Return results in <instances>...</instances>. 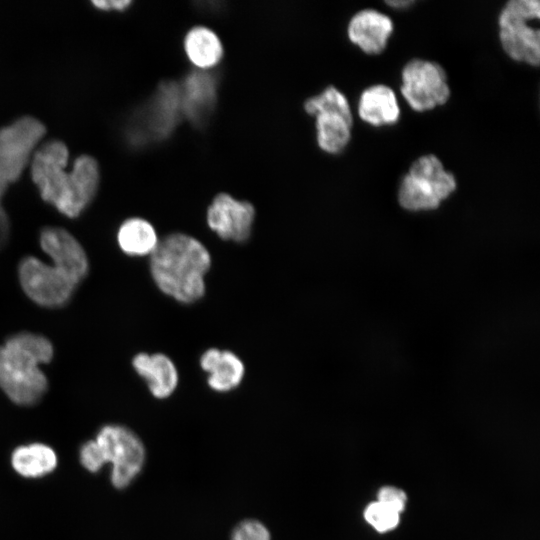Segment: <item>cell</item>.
I'll use <instances>...</instances> for the list:
<instances>
[{"mask_svg": "<svg viewBox=\"0 0 540 540\" xmlns=\"http://www.w3.org/2000/svg\"><path fill=\"white\" fill-rule=\"evenodd\" d=\"M68 149L59 140L40 146L32 156L31 176L42 199L69 218L78 217L91 203L99 186L97 161L78 157L70 172L65 171Z\"/></svg>", "mask_w": 540, "mask_h": 540, "instance_id": "6da1fadb", "label": "cell"}, {"mask_svg": "<svg viewBox=\"0 0 540 540\" xmlns=\"http://www.w3.org/2000/svg\"><path fill=\"white\" fill-rule=\"evenodd\" d=\"M211 264V254L200 240L174 232L160 239L150 256L149 268L162 293L179 303L191 304L205 295V277Z\"/></svg>", "mask_w": 540, "mask_h": 540, "instance_id": "7a4b0ae2", "label": "cell"}, {"mask_svg": "<svg viewBox=\"0 0 540 540\" xmlns=\"http://www.w3.org/2000/svg\"><path fill=\"white\" fill-rule=\"evenodd\" d=\"M52 343L45 336L19 332L0 345V388L15 404H36L45 394L48 380L41 365L53 358Z\"/></svg>", "mask_w": 540, "mask_h": 540, "instance_id": "3957f363", "label": "cell"}, {"mask_svg": "<svg viewBox=\"0 0 540 540\" xmlns=\"http://www.w3.org/2000/svg\"><path fill=\"white\" fill-rule=\"evenodd\" d=\"M45 131V126L31 116L21 117L0 129V248L10 233L8 215L2 205L4 194L22 174Z\"/></svg>", "mask_w": 540, "mask_h": 540, "instance_id": "277c9868", "label": "cell"}, {"mask_svg": "<svg viewBox=\"0 0 540 540\" xmlns=\"http://www.w3.org/2000/svg\"><path fill=\"white\" fill-rule=\"evenodd\" d=\"M454 175L433 154L419 157L409 168L398 189L399 204L409 211L436 209L456 189Z\"/></svg>", "mask_w": 540, "mask_h": 540, "instance_id": "5b68a950", "label": "cell"}, {"mask_svg": "<svg viewBox=\"0 0 540 540\" xmlns=\"http://www.w3.org/2000/svg\"><path fill=\"white\" fill-rule=\"evenodd\" d=\"M307 114L315 118L316 141L329 154H338L351 138L353 117L346 96L334 86L307 98L303 104Z\"/></svg>", "mask_w": 540, "mask_h": 540, "instance_id": "8992f818", "label": "cell"}, {"mask_svg": "<svg viewBox=\"0 0 540 540\" xmlns=\"http://www.w3.org/2000/svg\"><path fill=\"white\" fill-rule=\"evenodd\" d=\"M537 0H511L502 8L499 18V38L505 53L513 60L538 66L540 62V32L528 25L539 19Z\"/></svg>", "mask_w": 540, "mask_h": 540, "instance_id": "52a82bcc", "label": "cell"}, {"mask_svg": "<svg viewBox=\"0 0 540 540\" xmlns=\"http://www.w3.org/2000/svg\"><path fill=\"white\" fill-rule=\"evenodd\" d=\"M18 277L27 297L46 308L66 305L79 285L58 266L31 255L21 259Z\"/></svg>", "mask_w": 540, "mask_h": 540, "instance_id": "ba28073f", "label": "cell"}, {"mask_svg": "<svg viewBox=\"0 0 540 540\" xmlns=\"http://www.w3.org/2000/svg\"><path fill=\"white\" fill-rule=\"evenodd\" d=\"M105 463L112 464L111 482L115 488H126L141 472L146 458L141 439L129 428L109 424L96 438Z\"/></svg>", "mask_w": 540, "mask_h": 540, "instance_id": "9c48e42d", "label": "cell"}, {"mask_svg": "<svg viewBox=\"0 0 540 540\" xmlns=\"http://www.w3.org/2000/svg\"><path fill=\"white\" fill-rule=\"evenodd\" d=\"M401 78V93L415 111L432 110L444 105L450 97L446 73L435 62L412 59L405 64Z\"/></svg>", "mask_w": 540, "mask_h": 540, "instance_id": "30bf717a", "label": "cell"}, {"mask_svg": "<svg viewBox=\"0 0 540 540\" xmlns=\"http://www.w3.org/2000/svg\"><path fill=\"white\" fill-rule=\"evenodd\" d=\"M182 114L180 87L173 81L159 85L149 103L139 112L128 128V138L134 143L167 136Z\"/></svg>", "mask_w": 540, "mask_h": 540, "instance_id": "8fae6325", "label": "cell"}, {"mask_svg": "<svg viewBox=\"0 0 540 540\" xmlns=\"http://www.w3.org/2000/svg\"><path fill=\"white\" fill-rule=\"evenodd\" d=\"M256 217L253 204L240 200L229 193H218L206 211V222L219 238L236 243L246 242Z\"/></svg>", "mask_w": 540, "mask_h": 540, "instance_id": "7c38bea8", "label": "cell"}, {"mask_svg": "<svg viewBox=\"0 0 540 540\" xmlns=\"http://www.w3.org/2000/svg\"><path fill=\"white\" fill-rule=\"evenodd\" d=\"M40 247L58 266L77 283H81L89 271L86 252L79 241L60 227H45L39 237Z\"/></svg>", "mask_w": 540, "mask_h": 540, "instance_id": "4fadbf2b", "label": "cell"}, {"mask_svg": "<svg viewBox=\"0 0 540 540\" xmlns=\"http://www.w3.org/2000/svg\"><path fill=\"white\" fill-rule=\"evenodd\" d=\"M393 32V22L385 14L374 9H363L349 21L348 37L364 53L380 54L387 46Z\"/></svg>", "mask_w": 540, "mask_h": 540, "instance_id": "5bb4252c", "label": "cell"}, {"mask_svg": "<svg viewBox=\"0 0 540 540\" xmlns=\"http://www.w3.org/2000/svg\"><path fill=\"white\" fill-rule=\"evenodd\" d=\"M132 366L145 380L155 398H168L178 386V369L173 360L164 353L140 352L133 357Z\"/></svg>", "mask_w": 540, "mask_h": 540, "instance_id": "9a60e30c", "label": "cell"}, {"mask_svg": "<svg viewBox=\"0 0 540 540\" xmlns=\"http://www.w3.org/2000/svg\"><path fill=\"white\" fill-rule=\"evenodd\" d=\"M199 363L201 369L208 374V386L216 392L236 389L245 376L242 359L230 350L209 348L202 353Z\"/></svg>", "mask_w": 540, "mask_h": 540, "instance_id": "2e32d148", "label": "cell"}, {"mask_svg": "<svg viewBox=\"0 0 540 540\" xmlns=\"http://www.w3.org/2000/svg\"><path fill=\"white\" fill-rule=\"evenodd\" d=\"M179 87L182 114L195 123L204 120L216 100L215 78L210 71L189 73Z\"/></svg>", "mask_w": 540, "mask_h": 540, "instance_id": "e0dca14e", "label": "cell"}, {"mask_svg": "<svg viewBox=\"0 0 540 540\" xmlns=\"http://www.w3.org/2000/svg\"><path fill=\"white\" fill-rule=\"evenodd\" d=\"M183 50L188 61L199 71H210L223 59L224 46L210 27L195 25L183 38Z\"/></svg>", "mask_w": 540, "mask_h": 540, "instance_id": "ac0fdd59", "label": "cell"}, {"mask_svg": "<svg viewBox=\"0 0 540 540\" xmlns=\"http://www.w3.org/2000/svg\"><path fill=\"white\" fill-rule=\"evenodd\" d=\"M359 117L376 127L395 124L400 109L394 91L382 84L365 89L359 98Z\"/></svg>", "mask_w": 540, "mask_h": 540, "instance_id": "d6986e66", "label": "cell"}, {"mask_svg": "<svg viewBox=\"0 0 540 540\" xmlns=\"http://www.w3.org/2000/svg\"><path fill=\"white\" fill-rule=\"evenodd\" d=\"M159 242L160 238L155 227L144 218H128L117 231L118 246L128 256L150 257Z\"/></svg>", "mask_w": 540, "mask_h": 540, "instance_id": "ffe728a7", "label": "cell"}, {"mask_svg": "<svg viewBox=\"0 0 540 540\" xmlns=\"http://www.w3.org/2000/svg\"><path fill=\"white\" fill-rule=\"evenodd\" d=\"M14 470L23 477L37 478L52 472L57 466V455L42 443H32L16 448L11 456Z\"/></svg>", "mask_w": 540, "mask_h": 540, "instance_id": "44dd1931", "label": "cell"}, {"mask_svg": "<svg viewBox=\"0 0 540 540\" xmlns=\"http://www.w3.org/2000/svg\"><path fill=\"white\" fill-rule=\"evenodd\" d=\"M363 515L365 521L381 533L393 530L400 521L399 513L377 500L366 506Z\"/></svg>", "mask_w": 540, "mask_h": 540, "instance_id": "7402d4cb", "label": "cell"}, {"mask_svg": "<svg viewBox=\"0 0 540 540\" xmlns=\"http://www.w3.org/2000/svg\"><path fill=\"white\" fill-rule=\"evenodd\" d=\"M230 540H271V535L261 521L246 519L235 526Z\"/></svg>", "mask_w": 540, "mask_h": 540, "instance_id": "603a6c76", "label": "cell"}, {"mask_svg": "<svg viewBox=\"0 0 540 540\" xmlns=\"http://www.w3.org/2000/svg\"><path fill=\"white\" fill-rule=\"evenodd\" d=\"M79 458L82 466L90 472H97L106 464L95 439L89 440L81 446Z\"/></svg>", "mask_w": 540, "mask_h": 540, "instance_id": "cb8c5ba5", "label": "cell"}, {"mask_svg": "<svg viewBox=\"0 0 540 540\" xmlns=\"http://www.w3.org/2000/svg\"><path fill=\"white\" fill-rule=\"evenodd\" d=\"M377 501L401 514L406 507V493L394 486H384L377 493Z\"/></svg>", "mask_w": 540, "mask_h": 540, "instance_id": "d4e9b609", "label": "cell"}, {"mask_svg": "<svg viewBox=\"0 0 540 540\" xmlns=\"http://www.w3.org/2000/svg\"><path fill=\"white\" fill-rule=\"evenodd\" d=\"M93 4L102 10L122 11L132 4L129 0L94 1Z\"/></svg>", "mask_w": 540, "mask_h": 540, "instance_id": "484cf974", "label": "cell"}, {"mask_svg": "<svg viewBox=\"0 0 540 540\" xmlns=\"http://www.w3.org/2000/svg\"><path fill=\"white\" fill-rule=\"evenodd\" d=\"M385 3L393 8H403V7H407L411 4H413V1H409V0H404V1H399V0H395V1H385Z\"/></svg>", "mask_w": 540, "mask_h": 540, "instance_id": "4316f807", "label": "cell"}]
</instances>
